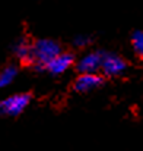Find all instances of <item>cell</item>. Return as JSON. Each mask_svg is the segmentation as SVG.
Segmentation results:
<instances>
[{
	"label": "cell",
	"instance_id": "obj_9",
	"mask_svg": "<svg viewBox=\"0 0 143 151\" xmlns=\"http://www.w3.org/2000/svg\"><path fill=\"white\" fill-rule=\"evenodd\" d=\"M132 47L134 53L143 59V31L137 29L132 34Z\"/></svg>",
	"mask_w": 143,
	"mask_h": 151
},
{
	"label": "cell",
	"instance_id": "obj_4",
	"mask_svg": "<svg viewBox=\"0 0 143 151\" xmlns=\"http://www.w3.org/2000/svg\"><path fill=\"white\" fill-rule=\"evenodd\" d=\"M102 51H89L86 54H83L78 63H76V69L80 73H98L101 70V65H102Z\"/></svg>",
	"mask_w": 143,
	"mask_h": 151
},
{
	"label": "cell",
	"instance_id": "obj_7",
	"mask_svg": "<svg viewBox=\"0 0 143 151\" xmlns=\"http://www.w3.org/2000/svg\"><path fill=\"white\" fill-rule=\"evenodd\" d=\"M13 54L22 63L32 65V43H29L26 38H19L13 44Z\"/></svg>",
	"mask_w": 143,
	"mask_h": 151
},
{
	"label": "cell",
	"instance_id": "obj_2",
	"mask_svg": "<svg viewBox=\"0 0 143 151\" xmlns=\"http://www.w3.org/2000/svg\"><path fill=\"white\" fill-rule=\"evenodd\" d=\"M31 103V94L19 93L0 100V116H19Z\"/></svg>",
	"mask_w": 143,
	"mask_h": 151
},
{
	"label": "cell",
	"instance_id": "obj_6",
	"mask_svg": "<svg viewBox=\"0 0 143 151\" xmlns=\"http://www.w3.org/2000/svg\"><path fill=\"white\" fill-rule=\"evenodd\" d=\"M75 63V56L72 53H60L57 57H54L47 66L46 70L50 72L51 75H61L64 73L72 65Z\"/></svg>",
	"mask_w": 143,
	"mask_h": 151
},
{
	"label": "cell",
	"instance_id": "obj_3",
	"mask_svg": "<svg viewBox=\"0 0 143 151\" xmlns=\"http://www.w3.org/2000/svg\"><path fill=\"white\" fill-rule=\"evenodd\" d=\"M127 68L126 60L115 54V53H104L102 56V65H101V72L105 76H117L121 75Z\"/></svg>",
	"mask_w": 143,
	"mask_h": 151
},
{
	"label": "cell",
	"instance_id": "obj_5",
	"mask_svg": "<svg viewBox=\"0 0 143 151\" xmlns=\"http://www.w3.org/2000/svg\"><path fill=\"white\" fill-rule=\"evenodd\" d=\"M101 85H102V78L98 73H80L73 82V88L78 93H88Z\"/></svg>",
	"mask_w": 143,
	"mask_h": 151
},
{
	"label": "cell",
	"instance_id": "obj_1",
	"mask_svg": "<svg viewBox=\"0 0 143 151\" xmlns=\"http://www.w3.org/2000/svg\"><path fill=\"white\" fill-rule=\"evenodd\" d=\"M61 53L60 44L51 38H41L32 43V66L37 70H46V66Z\"/></svg>",
	"mask_w": 143,
	"mask_h": 151
},
{
	"label": "cell",
	"instance_id": "obj_10",
	"mask_svg": "<svg viewBox=\"0 0 143 151\" xmlns=\"http://www.w3.org/2000/svg\"><path fill=\"white\" fill-rule=\"evenodd\" d=\"M73 44H75V47H78V49H83V47H88V46L91 44V38H89L88 35H78V37L75 38Z\"/></svg>",
	"mask_w": 143,
	"mask_h": 151
},
{
	"label": "cell",
	"instance_id": "obj_8",
	"mask_svg": "<svg viewBox=\"0 0 143 151\" xmlns=\"http://www.w3.org/2000/svg\"><path fill=\"white\" fill-rule=\"evenodd\" d=\"M16 75H18V68L15 65H7L6 68H3L0 70V88L9 87L15 81Z\"/></svg>",
	"mask_w": 143,
	"mask_h": 151
}]
</instances>
